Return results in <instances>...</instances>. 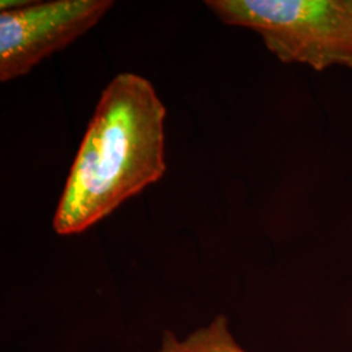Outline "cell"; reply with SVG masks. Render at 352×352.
<instances>
[{
  "label": "cell",
  "mask_w": 352,
  "mask_h": 352,
  "mask_svg": "<svg viewBox=\"0 0 352 352\" xmlns=\"http://www.w3.org/2000/svg\"><path fill=\"white\" fill-rule=\"evenodd\" d=\"M166 107L149 80L124 72L102 91L52 226L84 232L166 173Z\"/></svg>",
  "instance_id": "6da1fadb"
},
{
  "label": "cell",
  "mask_w": 352,
  "mask_h": 352,
  "mask_svg": "<svg viewBox=\"0 0 352 352\" xmlns=\"http://www.w3.org/2000/svg\"><path fill=\"white\" fill-rule=\"evenodd\" d=\"M33 1L28 0H1L0 1V11L1 12H10V11H17L24 7H28Z\"/></svg>",
  "instance_id": "5b68a950"
},
{
  "label": "cell",
  "mask_w": 352,
  "mask_h": 352,
  "mask_svg": "<svg viewBox=\"0 0 352 352\" xmlns=\"http://www.w3.org/2000/svg\"><path fill=\"white\" fill-rule=\"evenodd\" d=\"M227 25L258 33L283 63L352 69V0H206Z\"/></svg>",
  "instance_id": "7a4b0ae2"
},
{
  "label": "cell",
  "mask_w": 352,
  "mask_h": 352,
  "mask_svg": "<svg viewBox=\"0 0 352 352\" xmlns=\"http://www.w3.org/2000/svg\"><path fill=\"white\" fill-rule=\"evenodd\" d=\"M158 352H247L244 351L228 330L225 316H218L208 327L193 331L180 340L171 331H164Z\"/></svg>",
  "instance_id": "277c9868"
},
{
  "label": "cell",
  "mask_w": 352,
  "mask_h": 352,
  "mask_svg": "<svg viewBox=\"0 0 352 352\" xmlns=\"http://www.w3.org/2000/svg\"><path fill=\"white\" fill-rule=\"evenodd\" d=\"M113 0L33 1L0 13V81L25 76L97 25Z\"/></svg>",
  "instance_id": "3957f363"
}]
</instances>
